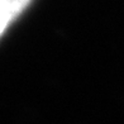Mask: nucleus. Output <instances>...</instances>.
Listing matches in <instances>:
<instances>
[{"label": "nucleus", "mask_w": 124, "mask_h": 124, "mask_svg": "<svg viewBox=\"0 0 124 124\" xmlns=\"http://www.w3.org/2000/svg\"><path fill=\"white\" fill-rule=\"evenodd\" d=\"M31 0H0V34Z\"/></svg>", "instance_id": "obj_1"}]
</instances>
